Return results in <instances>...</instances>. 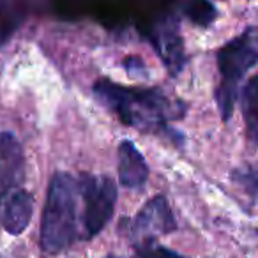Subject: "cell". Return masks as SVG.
Returning <instances> with one entry per match:
<instances>
[{
  "mask_svg": "<svg viewBox=\"0 0 258 258\" xmlns=\"http://www.w3.org/2000/svg\"><path fill=\"white\" fill-rule=\"evenodd\" d=\"M94 94L122 124L145 133H161L172 118L180 117L168 96L159 89L122 87L106 78L94 83Z\"/></svg>",
  "mask_w": 258,
  "mask_h": 258,
  "instance_id": "obj_1",
  "label": "cell"
},
{
  "mask_svg": "<svg viewBox=\"0 0 258 258\" xmlns=\"http://www.w3.org/2000/svg\"><path fill=\"white\" fill-rule=\"evenodd\" d=\"M78 180L68 172L53 173L41 218V249L57 254L82 239L78 228Z\"/></svg>",
  "mask_w": 258,
  "mask_h": 258,
  "instance_id": "obj_2",
  "label": "cell"
},
{
  "mask_svg": "<svg viewBox=\"0 0 258 258\" xmlns=\"http://www.w3.org/2000/svg\"><path fill=\"white\" fill-rule=\"evenodd\" d=\"M216 60L219 69V85L214 90V97L223 122H228L239 97L240 82L258 62V37L253 30H246L235 39L228 41L218 51Z\"/></svg>",
  "mask_w": 258,
  "mask_h": 258,
  "instance_id": "obj_3",
  "label": "cell"
},
{
  "mask_svg": "<svg viewBox=\"0 0 258 258\" xmlns=\"http://www.w3.org/2000/svg\"><path fill=\"white\" fill-rule=\"evenodd\" d=\"M78 195L83 202L82 239L90 240L108 225L117 204V187L106 175L82 173L78 177Z\"/></svg>",
  "mask_w": 258,
  "mask_h": 258,
  "instance_id": "obj_4",
  "label": "cell"
},
{
  "mask_svg": "<svg viewBox=\"0 0 258 258\" xmlns=\"http://www.w3.org/2000/svg\"><path fill=\"white\" fill-rule=\"evenodd\" d=\"M175 228L177 223L166 198L156 195L135 216L129 225V235L135 244H138L144 240H156L158 235L172 233Z\"/></svg>",
  "mask_w": 258,
  "mask_h": 258,
  "instance_id": "obj_5",
  "label": "cell"
},
{
  "mask_svg": "<svg viewBox=\"0 0 258 258\" xmlns=\"http://www.w3.org/2000/svg\"><path fill=\"white\" fill-rule=\"evenodd\" d=\"M34 212V198L25 187H15L0 195V226L11 235L27 230Z\"/></svg>",
  "mask_w": 258,
  "mask_h": 258,
  "instance_id": "obj_6",
  "label": "cell"
},
{
  "mask_svg": "<svg viewBox=\"0 0 258 258\" xmlns=\"http://www.w3.org/2000/svg\"><path fill=\"white\" fill-rule=\"evenodd\" d=\"M25 179V154L20 140L9 131H0V195L22 187Z\"/></svg>",
  "mask_w": 258,
  "mask_h": 258,
  "instance_id": "obj_7",
  "label": "cell"
},
{
  "mask_svg": "<svg viewBox=\"0 0 258 258\" xmlns=\"http://www.w3.org/2000/svg\"><path fill=\"white\" fill-rule=\"evenodd\" d=\"M118 182L127 189H142L147 184L149 166L144 154L129 140H122L117 149Z\"/></svg>",
  "mask_w": 258,
  "mask_h": 258,
  "instance_id": "obj_8",
  "label": "cell"
},
{
  "mask_svg": "<svg viewBox=\"0 0 258 258\" xmlns=\"http://www.w3.org/2000/svg\"><path fill=\"white\" fill-rule=\"evenodd\" d=\"M246 138L251 147H258V75L251 76L240 92Z\"/></svg>",
  "mask_w": 258,
  "mask_h": 258,
  "instance_id": "obj_9",
  "label": "cell"
},
{
  "mask_svg": "<svg viewBox=\"0 0 258 258\" xmlns=\"http://www.w3.org/2000/svg\"><path fill=\"white\" fill-rule=\"evenodd\" d=\"M232 179L258 205V163H251V165L237 168L232 173Z\"/></svg>",
  "mask_w": 258,
  "mask_h": 258,
  "instance_id": "obj_10",
  "label": "cell"
},
{
  "mask_svg": "<svg viewBox=\"0 0 258 258\" xmlns=\"http://www.w3.org/2000/svg\"><path fill=\"white\" fill-rule=\"evenodd\" d=\"M138 258H186L182 254L175 253V251L163 247L156 240H144V242L135 244Z\"/></svg>",
  "mask_w": 258,
  "mask_h": 258,
  "instance_id": "obj_11",
  "label": "cell"
},
{
  "mask_svg": "<svg viewBox=\"0 0 258 258\" xmlns=\"http://www.w3.org/2000/svg\"><path fill=\"white\" fill-rule=\"evenodd\" d=\"M214 8L209 4L207 0H197V4L191 8L189 16L195 23H200V25H209L214 18Z\"/></svg>",
  "mask_w": 258,
  "mask_h": 258,
  "instance_id": "obj_12",
  "label": "cell"
},
{
  "mask_svg": "<svg viewBox=\"0 0 258 258\" xmlns=\"http://www.w3.org/2000/svg\"><path fill=\"white\" fill-rule=\"evenodd\" d=\"M106 258H118V256H113V254H110V256H106Z\"/></svg>",
  "mask_w": 258,
  "mask_h": 258,
  "instance_id": "obj_13",
  "label": "cell"
}]
</instances>
